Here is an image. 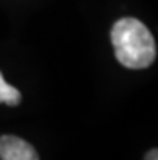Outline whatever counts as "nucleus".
Listing matches in <instances>:
<instances>
[{"label":"nucleus","instance_id":"f257e3e1","mask_svg":"<svg viewBox=\"0 0 158 160\" xmlns=\"http://www.w3.org/2000/svg\"><path fill=\"white\" fill-rule=\"evenodd\" d=\"M111 44L118 62L126 68L142 70L156 58V45L148 28L136 18H121L111 28Z\"/></svg>","mask_w":158,"mask_h":160},{"label":"nucleus","instance_id":"20e7f679","mask_svg":"<svg viewBox=\"0 0 158 160\" xmlns=\"http://www.w3.org/2000/svg\"><path fill=\"white\" fill-rule=\"evenodd\" d=\"M145 160H158V152H156V149H153V150H150V152L147 154V157H145Z\"/></svg>","mask_w":158,"mask_h":160},{"label":"nucleus","instance_id":"f03ea898","mask_svg":"<svg viewBox=\"0 0 158 160\" xmlns=\"http://www.w3.org/2000/svg\"><path fill=\"white\" fill-rule=\"evenodd\" d=\"M0 158L2 160H39L36 149L24 139L5 134L0 138Z\"/></svg>","mask_w":158,"mask_h":160},{"label":"nucleus","instance_id":"7ed1b4c3","mask_svg":"<svg viewBox=\"0 0 158 160\" xmlns=\"http://www.w3.org/2000/svg\"><path fill=\"white\" fill-rule=\"evenodd\" d=\"M0 102L7 103V105H18L21 102V94L16 88L10 86L0 73Z\"/></svg>","mask_w":158,"mask_h":160}]
</instances>
